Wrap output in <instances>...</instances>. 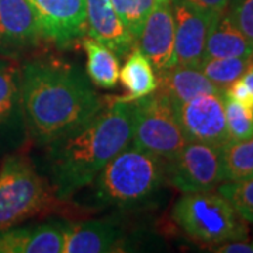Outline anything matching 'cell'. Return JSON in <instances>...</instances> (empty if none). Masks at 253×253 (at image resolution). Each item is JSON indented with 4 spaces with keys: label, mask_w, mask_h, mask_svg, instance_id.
<instances>
[{
    "label": "cell",
    "mask_w": 253,
    "mask_h": 253,
    "mask_svg": "<svg viewBox=\"0 0 253 253\" xmlns=\"http://www.w3.org/2000/svg\"><path fill=\"white\" fill-rule=\"evenodd\" d=\"M87 34L117 55L118 59L129 54L135 38L123 23L111 0H86Z\"/></svg>",
    "instance_id": "cell-14"
},
{
    "label": "cell",
    "mask_w": 253,
    "mask_h": 253,
    "mask_svg": "<svg viewBox=\"0 0 253 253\" xmlns=\"http://www.w3.org/2000/svg\"><path fill=\"white\" fill-rule=\"evenodd\" d=\"M245 82V84L249 87V90L253 93V63L249 66V69L244 73V76L241 78Z\"/></svg>",
    "instance_id": "cell-30"
},
{
    "label": "cell",
    "mask_w": 253,
    "mask_h": 253,
    "mask_svg": "<svg viewBox=\"0 0 253 253\" xmlns=\"http://www.w3.org/2000/svg\"><path fill=\"white\" fill-rule=\"evenodd\" d=\"M173 107L187 142L214 146L228 142L224 91L201 94Z\"/></svg>",
    "instance_id": "cell-9"
},
{
    "label": "cell",
    "mask_w": 253,
    "mask_h": 253,
    "mask_svg": "<svg viewBox=\"0 0 253 253\" xmlns=\"http://www.w3.org/2000/svg\"><path fill=\"white\" fill-rule=\"evenodd\" d=\"M165 180L166 162L129 144L93 180V201L101 207L138 208L152 201Z\"/></svg>",
    "instance_id": "cell-3"
},
{
    "label": "cell",
    "mask_w": 253,
    "mask_h": 253,
    "mask_svg": "<svg viewBox=\"0 0 253 253\" xmlns=\"http://www.w3.org/2000/svg\"><path fill=\"white\" fill-rule=\"evenodd\" d=\"M253 56V42L236 27L228 13L214 20L206 42V58Z\"/></svg>",
    "instance_id": "cell-18"
},
{
    "label": "cell",
    "mask_w": 253,
    "mask_h": 253,
    "mask_svg": "<svg viewBox=\"0 0 253 253\" xmlns=\"http://www.w3.org/2000/svg\"><path fill=\"white\" fill-rule=\"evenodd\" d=\"M166 180L181 193L217 189L225 181L221 146L187 142L166 162Z\"/></svg>",
    "instance_id": "cell-7"
},
{
    "label": "cell",
    "mask_w": 253,
    "mask_h": 253,
    "mask_svg": "<svg viewBox=\"0 0 253 253\" xmlns=\"http://www.w3.org/2000/svg\"><path fill=\"white\" fill-rule=\"evenodd\" d=\"M20 71L28 136L40 146L72 132L104 107L90 78L78 66L36 59Z\"/></svg>",
    "instance_id": "cell-1"
},
{
    "label": "cell",
    "mask_w": 253,
    "mask_h": 253,
    "mask_svg": "<svg viewBox=\"0 0 253 253\" xmlns=\"http://www.w3.org/2000/svg\"><path fill=\"white\" fill-rule=\"evenodd\" d=\"M224 196L245 222L253 224V177L239 181H224L218 186Z\"/></svg>",
    "instance_id": "cell-24"
},
{
    "label": "cell",
    "mask_w": 253,
    "mask_h": 253,
    "mask_svg": "<svg viewBox=\"0 0 253 253\" xmlns=\"http://www.w3.org/2000/svg\"><path fill=\"white\" fill-rule=\"evenodd\" d=\"M87 58V76L101 89H113L120 81L118 56L106 45L100 44L91 37H84L82 41Z\"/></svg>",
    "instance_id": "cell-20"
},
{
    "label": "cell",
    "mask_w": 253,
    "mask_h": 253,
    "mask_svg": "<svg viewBox=\"0 0 253 253\" xmlns=\"http://www.w3.org/2000/svg\"><path fill=\"white\" fill-rule=\"evenodd\" d=\"M138 49L149 59L155 73L174 66V16L172 0L155 6L136 38Z\"/></svg>",
    "instance_id": "cell-13"
},
{
    "label": "cell",
    "mask_w": 253,
    "mask_h": 253,
    "mask_svg": "<svg viewBox=\"0 0 253 253\" xmlns=\"http://www.w3.org/2000/svg\"><path fill=\"white\" fill-rule=\"evenodd\" d=\"M225 181H239L253 177V138L221 146Z\"/></svg>",
    "instance_id": "cell-21"
},
{
    "label": "cell",
    "mask_w": 253,
    "mask_h": 253,
    "mask_svg": "<svg viewBox=\"0 0 253 253\" xmlns=\"http://www.w3.org/2000/svg\"><path fill=\"white\" fill-rule=\"evenodd\" d=\"M30 139L21 93V71L0 56V158L18 152Z\"/></svg>",
    "instance_id": "cell-8"
},
{
    "label": "cell",
    "mask_w": 253,
    "mask_h": 253,
    "mask_svg": "<svg viewBox=\"0 0 253 253\" xmlns=\"http://www.w3.org/2000/svg\"><path fill=\"white\" fill-rule=\"evenodd\" d=\"M45 181L26 156H4L0 169V231L16 226L45 211L56 201Z\"/></svg>",
    "instance_id": "cell-5"
},
{
    "label": "cell",
    "mask_w": 253,
    "mask_h": 253,
    "mask_svg": "<svg viewBox=\"0 0 253 253\" xmlns=\"http://www.w3.org/2000/svg\"><path fill=\"white\" fill-rule=\"evenodd\" d=\"M173 1L174 16V65L199 68L204 59L208 33L214 20L180 0Z\"/></svg>",
    "instance_id": "cell-12"
},
{
    "label": "cell",
    "mask_w": 253,
    "mask_h": 253,
    "mask_svg": "<svg viewBox=\"0 0 253 253\" xmlns=\"http://www.w3.org/2000/svg\"><path fill=\"white\" fill-rule=\"evenodd\" d=\"M156 81V90L166 96L172 104L186 103L201 94L224 91L196 66L174 65L168 71L158 73Z\"/></svg>",
    "instance_id": "cell-17"
},
{
    "label": "cell",
    "mask_w": 253,
    "mask_h": 253,
    "mask_svg": "<svg viewBox=\"0 0 253 253\" xmlns=\"http://www.w3.org/2000/svg\"><path fill=\"white\" fill-rule=\"evenodd\" d=\"M211 251L217 253H253V242H245L242 239L226 241L211 246Z\"/></svg>",
    "instance_id": "cell-29"
},
{
    "label": "cell",
    "mask_w": 253,
    "mask_h": 253,
    "mask_svg": "<svg viewBox=\"0 0 253 253\" xmlns=\"http://www.w3.org/2000/svg\"><path fill=\"white\" fill-rule=\"evenodd\" d=\"M159 1H165V0H159Z\"/></svg>",
    "instance_id": "cell-31"
},
{
    "label": "cell",
    "mask_w": 253,
    "mask_h": 253,
    "mask_svg": "<svg viewBox=\"0 0 253 253\" xmlns=\"http://www.w3.org/2000/svg\"><path fill=\"white\" fill-rule=\"evenodd\" d=\"M180 1L201 13L210 14L212 17H219L226 11L231 0H180Z\"/></svg>",
    "instance_id": "cell-27"
},
{
    "label": "cell",
    "mask_w": 253,
    "mask_h": 253,
    "mask_svg": "<svg viewBox=\"0 0 253 253\" xmlns=\"http://www.w3.org/2000/svg\"><path fill=\"white\" fill-rule=\"evenodd\" d=\"M62 253L114 252L123 238L117 222L109 218L62 224Z\"/></svg>",
    "instance_id": "cell-15"
},
{
    "label": "cell",
    "mask_w": 253,
    "mask_h": 253,
    "mask_svg": "<svg viewBox=\"0 0 253 253\" xmlns=\"http://www.w3.org/2000/svg\"><path fill=\"white\" fill-rule=\"evenodd\" d=\"M253 63V56H232V58H206L199 65V69L219 89L226 87L244 76Z\"/></svg>",
    "instance_id": "cell-22"
},
{
    "label": "cell",
    "mask_w": 253,
    "mask_h": 253,
    "mask_svg": "<svg viewBox=\"0 0 253 253\" xmlns=\"http://www.w3.org/2000/svg\"><path fill=\"white\" fill-rule=\"evenodd\" d=\"M36 13L42 38L58 48H68L87 34L86 0H28Z\"/></svg>",
    "instance_id": "cell-11"
},
{
    "label": "cell",
    "mask_w": 253,
    "mask_h": 253,
    "mask_svg": "<svg viewBox=\"0 0 253 253\" xmlns=\"http://www.w3.org/2000/svg\"><path fill=\"white\" fill-rule=\"evenodd\" d=\"M42 38L28 0H0V56L20 59L37 49Z\"/></svg>",
    "instance_id": "cell-10"
},
{
    "label": "cell",
    "mask_w": 253,
    "mask_h": 253,
    "mask_svg": "<svg viewBox=\"0 0 253 253\" xmlns=\"http://www.w3.org/2000/svg\"><path fill=\"white\" fill-rule=\"evenodd\" d=\"M131 139V101L114 100L72 132L46 145V169L55 197L65 201L90 186Z\"/></svg>",
    "instance_id": "cell-2"
},
{
    "label": "cell",
    "mask_w": 253,
    "mask_h": 253,
    "mask_svg": "<svg viewBox=\"0 0 253 253\" xmlns=\"http://www.w3.org/2000/svg\"><path fill=\"white\" fill-rule=\"evenodd\" d=\"M224 94L228 96L229 99L235 100L238 103L244 104L246 107L253 109V93L249 90V87L245 84V82L242 79L232 82L224 90Z\"/></svg>",
    "instance_id": "cell-28"
},
{
    "label": "cell",
    "mask_w": 253,
    "mask_h": 253,
    "mask_svg": "<svg viewBox=\"0 0 253 253\" xmlns=\"http://www.w3.org/2000/svg\"><path fill=\"white\" fill-rule=\"evenodd\" d=\"M172 219L196 242L214 246L246 238L245 221L219 193H183L172 208Z\"/></svg>",
    "instance_id": "cell-4"
},
{
    "label": "cell",
    "mask_w": 253,
    "mask_h": 253,
    "mask_svg": "<svg viewBox=\"0 0 253 253\" xmlns=\"http://www.w3.org/2000/svg\"><path fill=\"white\" fill-rule=\"evenodd\" d=\"M226 10L236 27L253 42V0H231Z\"/></svg>",
    "instance_id": "cell-26"
},
{
    "label": "cell",
    "mask_w": 253,
    "mask_h": 253,
    "mask_svg": "<svg viewBox=\"0 0 253 253\" xmlns=\"http://www.w3.org/2000/svg\"><path fill=\"white\" fill-rule=\"evenodd\" d=\"M114 9L132 37L138 38L145 21L159 0H111Z\"/></svg>",
    "instance_id": "cell-25"
},
{
    "label": "cell",
    "mask_w": 253,
    "mask_h": 253,
    "mask_svg": "<svg viewBox=\"0 0 253 253\" xmlns=\"http://www.w3.org/2000/svg\"><path fill=\"white\" fill-rule=\"evenodd\" d=\"M132 139L131 144L168 162L187 144L172 101L155 90L131 101Z\"/></svg>",
    "instance_id": "cell-6"
},
{
    "label": "cell",
    "mask_w": 253,
    "mask_h": 253,
    "mask_svg": "<svg viewBox=\"0 0 253 253\" xmlns=\"http://www.w3.org/2000/svg\"><path fill=\"white\" fill-rule=\"evenodd\" d=\"M126 56V62L120 71V81L128 94L114 100L129 103L154 93L158 87V81L152 63L138 49V46L132 48Z\"/></svg>",
    "instance_id": "cell-19"
},
{
    "label": "cell",
    "mask_w": 253,
    "mask_h": 253,
    "mask_svg": "<svg viewBox=\"0 0 253 253\" xmlns=\"http://www.w3.org/2000/svg\"><path fill=\"white\" fill-rule=\"evenodd\" d=\"M228 142L253 138V109L246 107L224 94Z\"/></svg>",
    "instance_id": "cell-23"
},
{
    "label": "cell",
    "mask_w": 253,
    "mask_h": 253,
    "mask_svg": "<svg viewBox=\"0 0 253 253\" xmlns=\"http://www.w3.org/2000/svg\"><path fill=\"white\" fill-rule=\"evenodd\" d=\"M62 224L11 226L0 231V253H62Z\"/></svg>",
    "instance_id": "cell-16"
}]
</instances>
